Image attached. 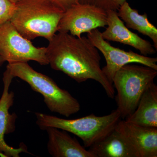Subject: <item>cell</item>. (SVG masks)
I'll list each match as a JSON object with an SVG mask.
<instances>
[{
    "label": "cell",
    "instance_id": "obj_7",
    "mask_svg": "<svg viewBox=\"0 0 157 157\" xmlns=\"http://www.w3.org/2000/svg\"><path fill=\"white\" fill-rule=\"evenodd\" d=\"M87 37L104 55L106 65L102 68V70L111 83L115 73L128 64L139 63L157 70V57H150L131 50L127 52L115 48L103 39L101 32L98 29L87 33Z\"/></svg>",
    "mask_w": 157,
    "mask_h": 157
},
{
    "label": "cell",
    "instance_id": "obj_18",
    "mask_svg": "<svg viewBox=\"0 0 157 157\" xmlns=\"http://www.w3.org/2000/svg\"><path fill=\"white\" fill-rule=\"evenodd\" d=\"M59 9L64 12L71 6L79 3V0H51Z\"/></svg>",
    "mask_w": 157,
    "mask_h": 157
},
{
    "label": "cell",
    "instance_id": "obj_1",
    "mask_svg": "<svg viewBox=\"0 0 157 157\" xmlns=\"http://www.w3.org/2000/svg\"><path fill=\"white\" fill-rule=\"evenodd\" d=\"M48 42L46 56L53 70L63 72L78 83L88 79L98 82L109 98H114V88L101 67L99 50L87 37L58 32Z\"/></svg>",
    "mask_w": 157,
    "mask_h": 157
},
{
    "label": "cell",
    "instance_id": "obj_8",
    "mask_svg": "<svg viewBox=\"0 0 157 157\" xmlns=\"http://www.w3.org/2000/svg\"><path fill=\"white\" fill-rule=\"evenodd\" d=\"M107 24V11L96 6L78 3L64 12L57 32L70 33L77 37Z\"/></svg>",
    "mask_w": 157,
    "mask_h": 157
},
{
    "label": "cell",
    "instance_id": "obj_20",
    "mask_svg": "<svg viewBox=\"0 0 157 157\" xmlns=\"http://www.w3.org/2000/svg\"><path fill=\"white\" fill-rule=\"evenodd\" d=\"M11 1L12 3H14V4H16V2L18 1V0H10Z\"/></svg>",
    "mask_w": 157,
    "mask_h": 157
},
{
    "label": "cell",
    "instance_id": "obj_16",
    "mask_svg": "<svg viewBox=\"0 0 157 157\" xmlns=\"http://www.w3.org/2000/svg\"><path fill=\"white\" fill-rule=\"evenodd\" d=\"M126 1V0H79V3L95 6L106 11L110 10L117 11Z\"/></svg>",
    "mask_w": 157,
    "mask_h": 157
},
{
    "label": "cell",
    "instance_id": "obj_10",
    "mask_svg": "<svg viewBox=\"0 0 157 157\" xmlns=\"http://www.w3.org/2000/svg\"><path fill=\"white\" fill-rule=\"evenodd\" d=\"M115 128L132 146L137 157H157V128L143 126L121 120Z\"/></svg>",
    "mask_w": 157,
    "mask_h": 157
},
{
    "label": "cell",
    "instance_id": "obj_19",
    "mask_svg": "<svg viewBox=\"0 0 157 157\" xmlns=\"http://www.w3.org/2000/svg\"><path fill=\"white\" fill-rule=\"evenodd\" d=\"M5 62V61L4 60V59L2 58L1 56H0V68L2 67V65H3V64L4 63V62Z\"/></svg>",
    "mask_w": 157,
    "mask_h": 157
},
{
    "label": "cell",
    "instance_id": "obj_17",
    "mask_svg": "<svg viewBox=\"0 0 157 157\" xmlns=\"http://www.w3.org/2000/svg\"><path fill=\"white\" fill-rule=\"evenodd\" d=\"M15 9V4L10 0H0V26L11 20Z\"/></svg>",
    "mask_w": 157,
    "mask_h": 157
},
{
    "label": "cell",
    "instance_id": "obj_2",
    "mask_svg": "<svg viewBox=\"0 0 157 157\" xmlns=\"http://www.w3.org/2000/svg\"><path fill=\"white\" fill-rule=\"evenodd\" d=\"M63 13L51 0H18L10 21L26 39L49 41L57 32Z\"/></svg>",
    "mask_w": 157,
    "mask_h": 157
},
{
    "label": "cell",
    "instance_id": "obj_13",
    "mask_svg": "<svg viewBox=\"0 0 157 157\" xmlns=\"http://www.w3.org/2000/svg\"><path fill=\"white\" fill-rule=\"evenodd\" d=\"M89 148L94 157H137L132 146L115 128Z\"/></svg>",
    "mask_w": 157,
    "mask_h": 157
},
{
    "label": "cell",
    "instance_id": "obj_14",
    "mask_svg": "<svg viewBox=\"0 0 157 157\" xmlns=\"http://www.w3.org/2000/svg\"><path fill=\"white\" fill-rule=\"evenodd\" d=\"M125 120L143 126L157 128V86L154 82L147 88L135 111Z\"/></svg>",
    "mask_w": 157,
    "mask_h": 157
},
{
    "label": "cell",
    "instance_id": "obj_5",
    "mask_svg": "<svg viewBox=\"0 0 157 157\" xmlns=\"http://www.w3.org/2000/svg\"><path fill=\"white\" fill-rule=\"evenodd\" d=\"M157 75V70L132 63L115 73L112 83L117 91L116 101L121 118H126L135 111L144 91Z\"/></svg>",
    "mask_w": 157,
    "mask_h": 157
},
{
    "label": "cell",
    "instance_id": "obj_4",
    "mask_svg": "<svg viewBox=\"0 0 157 157\" xmlns=\"http://www.w3.org/2000/svg\"><path fill=\"white\" fill-rule=\"evenodd\" d=\"M35 115L36 122L40 129L45 130L48 127H54L70 132L80 138L86 147H89L107 135L121 119L117 109L103 116L91 113L75 119H66L39 112Z\"/></svg>",
    "mask_w": 157,
    "mask_h": 157
},
{
    "label": "cell",
    "instance_id": "obj_9",
    "mask_svg": "<svg viewBox=\"0 0 157 157\" xmlns=\"http://www.w3.org/2000/svg\"><path fill=\"white\" fill-rule=\"evenodd\" d=\"M14 78L6 69L3 78L2 94L0 99V157H19L22 153H29L24 144H21L18 148H14L8 145L5 140V135L13 133L16 128L17 115L14 113L11 114L9 112L14 102V93L9 91Z\"/></svg>",
    "mask_w": 157,
    "mask_h": 157
},
{
    "label": "cell",
    "instance_id": "obj_6",
    "mask_svg": "<svg viewBox=\"0 0 157 157\" xmlns=\"http://www.w3.org/2000/svg\"><path fill=\"white\" fill-rule=\"evenodd\" d=\"M46 47H36L23 36L11 21L0 26V56L8 63L36 62L48 65Z\"/></svg>",
    "mask_w": 157,
    "mask_h": 157
},
{
    "label": "cell",
    "instance_id": "obj_11",
    "mask_svg": "<svg viewBox=\"0 0 157 157\" xmlns=\"http://www.w3.org/2000/svg\"><path fill=\"white\" fill-rule=\"evenodd\" d=\"M107 28L101 33L105 40L120 42L130 45L139 50L140 54L147 56L156 53L157 50L150 42L139 37L137 34L131 32L119 17L117 11H107Z\"/></svg>",
    "mask_w": 157,
    "mask_h": 157
},
{
    "label": "cell",
    "instance_id": "obj_12",
    "mask_svg": "<svg viewBox=\"0 0 157 157\" xmlns=\"http://www.w3.org/2000/svg\"><path fill=\"white\" fill-rule=\"evenodd\" d=\"M48 135L47 150L53 157H94L82 146L75 137L62 129L48 127L45 129Z\"/></svg>",
    "mask_w": 157,
    "mask_h": 157
},
{
    "label": "cell",
    "instance_id": "obj_15",
    "mask_svg": "<svg viewBox=\"0 0 157 157\" xmlns=\"http://www.w3.org/2000/svg\"><path fill=\"white\" fill-rule=\"evenodd\" d=\"M118 16L125 23L128 28L138 31L152 40L154 47L157 50V29L149 21L147 14H140L137 10L131 8L127 1L117 10Z\"/></svg>",
    "mask_w": 157,
    "mask_h": 157
},
{
    "label": "cell",
    "instance_id": "obj_3",
    "mask_svg": "<svg viewBox=\"0 0 157 157\" xmlns=\"http://www.w3.org/2000/svg\"><path fill=\"white\" fill-rule=\"evenodd\" d=\"M7 69L14 78L25 82L32 90L41 94L52 112L67 117L80 110L79 102L68 91L60 88L52 78L34 70L28 63H8Z\"/></svg>",
    "mask_w": 157,
    "mask_h": 157
}]
</instances>
